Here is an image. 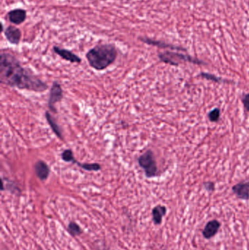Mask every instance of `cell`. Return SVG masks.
Returning a JSON list of instances; mask_svg holds the SVG:
<instances>
[{
    "label": "cell",
    "mask_w": 249,
    "mask_h": 250,
    "mask_svg": "<svg viewBox=\"0 0 249 250\" xmlns=\"http://www.w3.org/2000/svg\"><path fill=\"white\" fill-rule=\"evenodd\" d=\"M45 118H46L47 122H48V125H49L50 127L52 129L53 132H54L56 135L60 138L61 140H63L62 132H61V128L57 124L56 122L55 119L53 117V116L50 114L48 111L45 112Z\"/></svg>",
    "instance_id": "obj_14"
},
{
    "label": "cell",
    "mask_w": 249,
    "mask_h": 250,
    "mask_svg": "<svg viewBox=\"0 0 249 250\" xmlns=\"http://www.w3.org/2000/svg\"><path fill=\"white\" fill-rule=\"evenodd\" d=\"M0 82L10 87L32 92H45L48 86L29 69L24 68L19 60L9 53L0 56Z\"/></svg>",
    "instance_id": "obj_1"
},
{
    "label": "cell",
    "mask_w": 249,
    "mask_h": 250,
    "mask_svg": "<svg viewBox=\"0 0 249 250\" xmlns=\"http://www.w3.org/2000/svg\"><path fill=\"white\" fill-rule=\"evenodd\" d=\"M138 164L144 170L146 177L150 179L158 176L157 165H156L154 154L152 150H147L146 152L139 157Z\"/></svg>",
    "instance_id": "obj_4"
},
{
    "label": "cell",
    "mask_w": 249,
    "mask_h": 250,
    "mask_svg": "<svg viewBox=\"0 0 249 250\" xmlns=\"http://www.w3.org/2000/svg\"><path fill=\"white\" fill-rule=\"evenodd\" d=\"M221 227V223L217 220H212L208 222L203 230V236L205 239H211L214 237Z\"/></svg>",
    "instance_id": "obj_8"
},
{
    "label": "cell",
    "mask_w": 249,
    "mask_h": 250,
    "mask_svg": "<svg viewBox=\"0 0 249 250\" xmlns=\"http://www.w3.org/2000/svg\"><path fill=\"white\" fill-rule=\"evenodd\" d=\"M117 50L113 44L96 45L86 53L89 65L96 70H103L109 67L117 58Z\"/></svg>",
    "instance_id": "obj_2"
},
{
    "label": "cell",
    "mask_w": 249,
    "mask_h": 250,
    "mask_svg": "<svg viewBox=\"0 0 249 250\" xmlns=\"http://www.w3.org/2000/svg\"><path fill=\"white\" fill-rule=\"evenodd\" d=\"M243 105H244V108L247 112H249V93L244 94L241 98Z\"/></svg>",
    "instance_id": "obj_20"
},
{
    "label": "cell",
    "mask_w": 249,
    "mask_h": 250,
    "mask_svg": "<svg viewBox=\"0 0 249 250\" xmlns=\"http://www.w3.org/2000/svg\"><path fill=\"white\" fill-rule=\"evenodd\" d=\"M54 53L58 54L61 58L64 59L66 61L70 62L72 63H80L81 62V59L78 56L75 54L72 51H69L64 48H61L58 46H54Z\"/></svg>",
    "instance_id": "obj_10"
},
{
    "label": "cell",
    "mask_w": 249,
    "mask_h": 250,
    "mask_svg": "<svg viewBox=\"0 0 249 250\" xmlns=\"http://www.w3.org/2000/svg\"><path fill=\"white\" fill-rule=\"evenodd\" d=\"M232 191L238 199L249 201V181L241 182L236 184L232 187Z\"/></svg>",
    "instance_id": "obj_7"
},
{
    "label": "cell",
    "mask_w": 249,
    "mask_h": 250,
    "mask_svg": "<svg viewBox=\"0 0 249 250\" xmlns=\"http://www.w3.org/2000/svg\"><path fill=\"white\" fill-rule=\"evenodd\" d=\"M78 167L87 171H98L101 170V166L98 163H80L76 160V163Z\"/></svg>",
    "instance_id": "obj_15"
},
{
    "label": "cell",
    "mask_w": 249,
    "mask_h": 250,
    "mask_svg": "<svg viewBox=\"0 0 249 250\" xmlns=\"http://www.w3.org/2000/svg\"><path fill=\"white\" fill-rule=\"evenodd\" d=\"M203 188L208 192H212L215 190V183L213 182H206L203 183Z\"/></svg>",
    "instance_id": "obj_21"
},
{
    "label": "cell",
    "mask_w": 249,
    "mask_h": 250,
    "mask_svg": "<svg viewBox=\"0 0 249 250\" xmlns=\"http://www.w3.org/2000/svg\"><path fill=\"white\" fill-rule=\"evenodd\" d=\"M26 11L23 9H13L7 13V18L10 23H14L16 25L21 24L26 21Z\"/></svg>",
    "instance_id": "obj_9"
},
{
    "label": "cell",
    "mask_w": 249,
    "mask_h": 250,
    "mask_svg": "<svg viewBox=\"0 0 249 250\" xmlns=\"http://www.w3.org/2000/svg\"><path fill=\"white\" fill-rule=\"evenodd\" d=\"M61 159L63 161L67 162V163H73L76 162L75 159L74 155H73V151L71 149H66L61 153Z\"/></svg>",
    "instance_id": "obj_19"
},
{
    "label": "cell",
    "mask_w": 249,
    "mask_h": 250,
    "mask_svg": "<svg viewBox=\"0 0 249 250\" xmlns=\"http://www.w3.org/2000/svg\"><path fill=\"white\" fill-rule=\"evenodd\" d=\"M139 39H140L142 42H145V43L149 44V45H155V46L159 47V48H171V49L176 50V51H186L184 48L174 46V45H169V44L160 42V41H154V40L150 39V38H139Z\"/></svg>",
    "instance_id": "obj_13"
},
{
    "label": "cell",
    "mask_w": 249,
    "mask_h": 250,
    "mask_svg": "<svg viewBox=\"0 0 249 250\" xmlns=\"http://www.w3.org/2000/svg\"><path fill=\"white\" fill-rule=\"evenodd\" d=\"M35 174L41 181H45L49 176V166L43 160H38L35 165Z\"/></svg>",
    "instance_id": "obj_11"
},
{
    "label": "cell",
    "mask_w": 249,
    "mask_h": 250,
    "mask_svg": "<svg viewBox=\"0 0 249 250\" xmlns=\"http://www.w3.org/2000/svg\"><path fill=\"white\" fill-rule=\"evenodd\" d=\"M4 36L10 43L19 45L21 39V31L14 26H9L4 29Z\"/></svg>",
    "instance_id": "obj_6"
},
{
    "label": "cell",
    "mask_w": 249,
    "mask_h": 250,
    "mask_svg": "<svg viewBox=\"0 0 249 250\" xmlns=\"http://www.w3.org/2000/svg\"><path fill=\"white\" fill-rule=\"evenodd\" d=\"M63 90L61 85L58 82H54L52 87L50 90L49 98H48V108L54 113H57L55 105L62 100Z\"/></svg>",
    "instance_id": "obj_5"
},
{
    "label": "cell",
    "mask_w": 249,
    "mask_h": 250,
    "mask_svg": "<svg viewBox=\"0 0 249 250\" xmlns=\"http://www.w3.org/2000/svg\"><path fill=\"white\" fill-rule=\"evenodd\" d=\"M221 117V110L219 108H213L212 111L208 114V118L209 121L211 123H218L220 120Z\"/></svg>",
    "instance_id": "obj_18"
},
{
    "label": "cell",
    "mask_w": 249,
    "mask_h": 250,
    "mask_svg": "<svg viewBox=\"0 0 249 250\" xmlns=\"http://www.w3.org/2000/svg\"><path fill=\"white\" fill-rule=\"evenodd\" d=\"M67 230H68L70 234L73 236H79V235L81 234L82 233V230L80 226H79L77 223H75V222H70V223H69Z\"/></svg>",
    "instance_id": "obj_17"
},
{
    "label": "cell",
    "mask_w": 249,
    "mask_h": 250,
    "mask_svg": "<svg viewBox=\"0 0 249 250\" xmlns=\"http://www.w3.org/2000/svg\"><path fill=\"white\" fill-rule=\"evenodd\" d=\"M167 208L165 206L157 205L152 209V219L156 226L162 224L163 217L166 215Z\"/></svg>",
    "instance_id": "obj_12"
},
{
    "label": "cell",
    "mask_w": 249,
    "mask_h": 250,
    "mask_svg": "<svg viewBox=\"0 0 249 250\" xmlns=\"http://www.w3.org/2000/svg\"><path fill=\"white\" fill-rule=\"evenodd\" d=\"M199 76L203 78V79H207V80L211 81V82H215V83H225V82H227V81L222 79V78L218 77V76L211 74V73L203 72L199 75Z\"/></svg>",
    "instance_id": "obj_16"
},
{
    "label": "cell",
    "mask_w": 249,
    "mask_h": 250,
    "mask_svg": "<svg viewBox=\"0 0 249 250\" xmlns=\"http://www.w3.org/2000/svg\"><path fill=\"white\" fill-rule=\"evenodd\" d=\"M159 60L165 64H171L172 66H178L181 62H190L194 64H206L204 62L199 59L194 58L187 54H181L178 52H172L167 51L165 52L159 53L158 55Z\"/></svg>",
    "instance_id": "obj_3"
}]
</instances>
